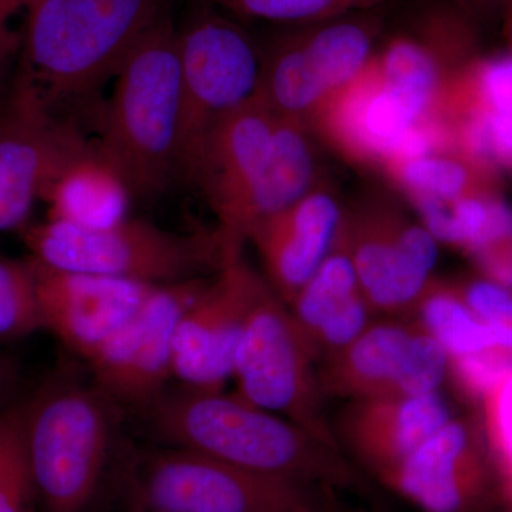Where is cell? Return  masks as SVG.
<instances>
[{
	"instance_id": "30",
	"label": "cell",
	"mask_w": 512,
	"mask_h": 512,
	"mask_svg": "<svg viewBox=\"0 0 512 512\" xmlns=\"http://www.w3.org/2000/svg\"><path fill=\"white\" fill-rule=\"evenodd\" d=\"M473 258L483 269L487 279L512 291V239L485 249Z\"/></svg>"
},
{
	"instance_id": "23",
	"label": "cell",
	"mask_w": 512,
	"mask_h": 512,
	"mask_svg": "<svg viewBox=\"0 0 512 512\" xmlns=\"http://www.w3.org/2000/svg\"><path fill=\"white\" fill-rule=\"evenodd\" d=\"M410 198L454 201L491 192V173L460 153H431L386 165Z\"/></svg>"
},
{
	"instance_id": "26",
	"label": "cell",
	"mask_w": 512,
	"mask_h": 512,
	"mask_svg": "<svg viewBox=\"0 0 512 512\" xmlns=\"http://www.w3.org/2000/svg\"><path fill=\"white\" fill-rule=\"evenodd\" d=\"M39 500L23 444V403L0 410V512H37Z\"/></svg>"
},
{
	"instance_id": "3",
	"label": "cell",
	"mask_w": 512,
	"mask_h": 512,
	"mask_svg": "<svg viewBox=\"0 0 512 512\" xmlns=\"http://www.w3.org/2000/svg\"><path fill=\"white\" fill-rule=\"evenodd\" d=\"M114 79L113 96L97 116V151L133 197H157L180 180V42L170 10L140 37Z\"/></svg>"
},
{
	"instance_id": "2",
	"label": "cell",
	"mask_w": 512,
	"mask_h": 512,
	"mask_svg": "<svg viewBox=\"0 0 512 512\" xmlns=\"http://www.w3.org/2000/svg\"><path fill=\"white\" fill-rule=\"evenodd\" d=\"M25 9L16 84L72 120L67 110L92 106L170 0H29Z\"/></svg>"
},
{
	"instance_id": "1",
	"label": "cell",
	"mask_w": 512,
	"mask_h": 512,
	"mask_svg": "<svg viewBox=\"0 0 512 512\" xmlns=\"http://www.w3.org/2000/svg\"><path fill=\"white\" fill-rule=\"evenodd\" d=\"M147 407L151 427L171 447L316 490L360 487L340 448L235 393L183 387L165 390Z\"/></svg>"
},
{
	"instance_id": "34",
	"label": "cell",
	"mask_w": 512,
	"mask_h": 512,
	"mask_svg": "<svg viewBox=\"0 0 512 512\" xmlns=\"http://www.w3.org/2000/svg\"><path fill=\"white\" fill-rule=\"evenodd\" d=\"M29 0H23V3H25V8H26V3H28Z\"/></svg>"
},
{
	"instance_id": "16",
	"label": "cell",
	"mask_w": 512,
	"mask_h": 512,
	"mask_svg": "<svg viewBox=\"0 0 512 512\" xmlns=\"http://www.w3.org/2000/svg\"><path fill=\"white\" fill-rule=\"evenodd\" d=\"M451 417L439 393L350 400L333 426L342 451L382 481Z\"/></svg>"
},
{
	"instance_id": "27",
	"label": "cell",
	"mask_w": 512,
	"mask_h": 512,
	"mask_svg": "<svg viewBox=\"0 0 512 512\" xmlns=\"http://www.w3.org/2000/svg\"><path fill=\"white\" fill-rule=\"evenodd\" d=\"M222 6L245 18L269 22H320L353 9L369 8L384 0H218Z\"/></svg>"
},
{
	"instance_id": "20",
	"label": "cell",
	"mask_w": 512,
	"mask_h": 512,
	"mask_svg": "<svg viewBox=\"0 0 512 512\" xmlns=\"http://www.w3.org/2000/svg\"><path fill=\"white\" fill-rule=\"evenodd\" d=\"M315 163L306 128L301 123L278 117L271 153L244 197L220 221L218 235L225 256L241 255L259 225L288 210L312 191Z\"/></svg>"
},
{
	"instance_id": "5",
	"label": "cell",
	"mask_w": 512,
	"mask_h": 512,
	"mask_svg": "<svg viewBox=\"0 0 512 512\" xmlns=\"http://www.w3.org/2000/svg\"><path fill=\"white\" fill-rule=\"evenodd\" d=\"M22 229L30 256L50 268L143 284L202 278L227 261L218 232L177 234L130 218L100 229L50 220Z\"/></svg>"
},
{
	"instance_id": "6",
	"label": "cell",
	"mask_w": 512,
	"mask_h": 512,
	"mask_svg": "<svg viewBox=\"0 0 512 512\" xmlns=\"http://www.w3.org/2000/svg\"><path fill=\"white\" fill-rule=\"evenodd\" d=\"M232 380L234 393L245 402L285 417L340 448L323 409L318 362L288 306L268 282L256 293L248 313Z\"/></svg>"
},
{
	"instance_id": "9",
	"label": "cell",
	"mask_w": 512,
	"mask_h": 512,
	"mask_svg": "<svg viewBox=\"0 0 512 512\" xmlns=\"http://www.w3.org/2000/svg\"><path fill=\"white\" fill-rule=\"evenodd\" d=\"M450 373L446 349L412 319L376 320L320 365L325 396L360 400L439 393Z\"/></svg>"
},
{
	"instance_id": "13",
	"label": "cell",
	"mask_w": 512,
	"mask_h": 512,
	"mask_svg": "<svg viewBox=\"0 0 512 512\" xmlns=\"http://www.w3.org/2000/svg\"><path fill=\"white\" fill-rule=\"evenodd\" d=\"M264 282L241 255L225 261L178 320L174 379L188 389L224 390L232 380L235 352L248 313Z\"/></svg>"
},
{
	"instance_id": "10",
	"label": "cell",
	"mask_w": 512,
	"mask_h": 512,
	"mask_svg": "<svg viewBox=\"0 0 512 512\" xmlns=\"http://www.w3.org/2000/svg\"><path fill=\"white\" fill-rule=\"evenodd\" d=\"M380 483L421 512H493L505 503L490 444L467 419L448 420Z\"/></svg>"
},
{
	"instance_id": "4",
	"label": "cell",
	"mask_w": 512,
	"mask_h": 512,
	"mask_svg": "<svg viewBox=\"0 0 512 512\" xmlns=\"http://www.w3.org/2000/svg\"><path fill=\"white\" fill-rule=\"evenodd\" d=\"M113 402L96 384L56 377L23 403V444L42 510L84 512L99 490Z\"/></svg>"
},
{
	"instance_id": "19",
	"label": "cell",
	"mask_w": 512,
	"mask_h": 512,
	"mask_svg": "<svg viewBox=\"0 0 512 512\" xmlns=\"http://www.w3.org/2000/svg\"><path fill=\"white\" fill-rule=\"evenodd\" d=\"M276 123L278 116L256 94L211 131L192 184L201 188L218 222L244 197L264 167Z\"/></svg>"
},
{
	"instance_id": "11",
	"label": "cell",
	"mask_w": 512,
	"mask_h": 512,
	"mask_svg": "<svg viewBox=\"0 0 512 512\" xmlns=\"http://www.w3.org/2000/svg\"><path fill=\"white\" fill-rule=\"evenodd\" d=\"M210 279L154 286L136 315L89 360L94 384L113 403L148 406L173 379L175 329Z\"/></svg>"
},
{
	"instance_id": "14",
	"label": "cell",
	"mask_w": 512,
	"mask_h": 512,
	"mask_svg": "<svg viewBox=\"0 0 512 512\" xmlns=\"http://www.w3.org/2000/svg\"><path fill=\"white\" fill-rule=\"evenodd\" d=\"M345 227L357 279L373 311L410 316L433 281L437 239L423 224L386 210L345 218Z\"/></svg>"
},
{
	"instance_id": "12",
	"label": "cell",
	"mask_w": 512,
	"mask_h": 512,
	"mask_svg": "<svg viewBox=\"0 0 512 512\" xmlns=\"http://www.w3.org/2000/svg\"><path fill=\"white\" fill-rule=\"evenodd\" d=\"M89 147L74 121L50 113L15 84L0 120V232L26 227L64 165Z\"/></svg>"
},
{
	"instance_id": "22",
	"label": "cell",
	"mask_w": 512,
	"mask_h": 512,
	"mask_svg": "<svg viewBox=\"0 0 512 512\" xmlns=\"http://www.w3.org/2000/svg\"><path fill=\"white\" fill-rule=\"evenodd\" d=\"M409 319L440 342L450 360L497 349L493 330L468 308L456 286L431 281Z\"/></svg>"
},
{
	"instance_id": "29",
	"label": "cell",
	"mask_w": 512,
	"mask_h": 512,
	"mask_svg": "<svg viewBox=\"0 0 512 512\" xmlns=\"http://www.w3.org/2000/svg\"><path fill=\"white\" fill-rule=\"evenodd\" d=\"M461 298L477 318L493 330L498 350L512 353V291L490 279L458 288Z\"/></svg>"
},
{
	"instance_id": "32",
	"label": "cell",
	"mask_w": 512,
	"mask_h": 512,
	"mask_svg": "<svg viewBox=\"0 0 512 512\" xmlns=\"http://www.w3.org/2000/svg\"><path fill=\"white\" fill-rule=\"evenodd\" d=\"M13 377H15V365L8 356L0 353V410L6 406V404H3V399L8 394Z\"/></svg>"
},
{
	"instance_id": "28",
	"label": "cell",
	"mask_w": 512,
	"mask_h": 512,
	"mask_svg": "<svg viewBox=\"0 0 512 512\" xmlns=\"http://www.w3.org/2000/svg\"><path fill=\"white\" fill-rule=\"evenodd\" d=\"M488 444L500 476L505 503L512 505V373L487 397Z\"/></svg>"
},
{
	"instance_id": "15",
	"label": "cell",
	"mask_w": 512,
	"mask_h": 512,
	"mask_svg": "<svg viewBox=\"0 0 512 512\" xmlns=\"http://www.w3.org/2000/svg\"><path fill=\"white\" fill-rule=\"evenodd\" d=\"M29 258L35 269L43 330L86 362L136 315L157 286L63 271Z\"/></svg>"
},
{
	"instance_id": "24",
	"label": "cell",
	"mask_w": 512,
	"mask_h": 512,
	"mask_svg": "<svg viewBox=\"0 0 512 512\" xmlns=\"http://www.w3.org/2000/svg\"><path fill=\"white\" fill-rule=\"evenodd\" d=\"M299 39L330 97L355 82L373 59L372 36L357 23H332Z\"/></svg>"
},
{
	"instance_id": "18",
	"label": "cell",
	"mask_w": 512,
	"mask_h": 512,
	"mask_svg": "<svg viewBox=\"0 0 512 512\" xmlns=\"http://www.w3.org/2000/svg\"><path fill=\"white\" fill-rule=\"evenodd\" d=\"M286 306L318 367L348 348L375 322L376 313L357 279L345 222L335 247Z\"/></svg>"
},
{
	"instance_id": "31",
	"label": "cell",
	"mask_w": 512,
	"mask_h": 512,
	"mask_svg": "<svg viewBox=\"0 0 512 512\" xmlns=\"http://www.w3.org/2000/svg\"><path fill=\"white\" fill-rule=\"evenodd\" d=\"M19 9H25L23 0H0V73L20 49L22 35L10 28V22Z\"/></svg>"
},
{
	"instance_id": "21",
	"label": "cell",
	"mask_w": 512,
	"mask_h": 512,
	"mask_svg": "<svg viewBox=\"0 0 512 512\" xmlns=\"http://www.w3.org/2000/svg\"><path fill=\"white\" fill-rule=\"evenodd\" d=\"M131 198L119 171L90 146L64 165L42 200L49 207L47 220L100 229L127 220Z\"/></svg>"
},
{
	"instance_id": "25",
	"label": "cell",
	"mask_w": 512,
	"mask_h": 512,
	"mask_svg": "<svg viewBox=\"0 0 512 512\" xmlns=\"http://www.w3.org/2000/svg\"><path fill=\"white\" fill-rule=\"evenodd\" d=\"M43 330L30 258L0 255V343L19 342Z\"/></svg>"
},
{
	"instance_id": "7",
	"label": "cell",
	"mask_w": 512,
	"mask_h": 512,
	"mask_svg": "<svg viewBox=\"0 0 512 512\" xmlns=\"http://www.w3.org/2000/svg\"><path fill=\"white\" fill-rule=\"evenodd\" d=\"M181 63V126L178 174L192 184L214 127L254 99L262 59L234 23L211 12L191 15L178 30Z\"/></svg>"
},
{
	"instance_id": "17",
	"label": "cell",
	"mask_w": 512,
	"mask_h": 512,
	"mask_svg": "<svg viewBox=\"0 0 512 512\" xmlns=\"http://www.w3.org/2000/svg\"><path fill=\"white\" fill-rule=\"evenodd\" d=\"M343 222L335 197L312 190L255 229L249 241L258 249L268 285L286 305L335 247Z\"/></svg>"
},
{
	"instance_id": "33",
	"label": "cell",
	"mask_w": 512,
	"mask_h": 512,
	"mask_svg": "<svg viewBox=\"0 0 512 512\" xmlns=\"http://www.w3.org/2000/svg\"><path fill=\"white\" fill-rule=\"evenodd\" d=\"M473 2H493V0H473Z\"/></svg>"
},
{
	"instance_id": "8",
	"label": "cell",
	"mask_w": 512,
	"mask_h": 512,
	"mask_svg": "<svg viewBox=\"0 0 512 512\" xmlns=\"http://www.w3.org/2000/svg\"><path fill=\"white\" fill-rule=\"evenodd\" d=\"M320 490L170 447L131 480L133 512H322Z\"/></svg>"
}]
</instances>
